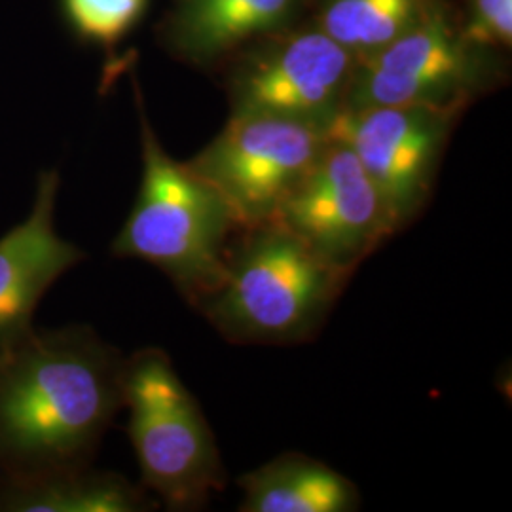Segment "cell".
Wrapping results in <instances>:
<instances>
[{"label": "cell", "instance_id": "3957f363", "mask_svg": "<svg viewBox=\"0 0 512 512\" xmlns=\"http://www.w3.org/2000/svg\"><path fill=\"white\" fill-rule=\"evenodd\" d=\"M351 275L279 222L238 230L219 287L196 310L236 344H298L321 329Z\"/></svg>", "mask_w": 512, "mask_h": 512}, {"label": "cell", "instance_id": "6da1fadb", "mask_svg": "<svg viewBox=\"0 0 512 512\" xmlns=\"http://www.w3.org/2000/svg\"><path fill=\"white\" fill-rule=\"evenodd\" d=\"M124 368L88 325L0 344V484L92 465L124 408Z\"/></svg>", "mask_w": 512, "mask_h": 512}, {"label": "cell", "instance_id": "2e32d148", "mask_svg": "<svg viewBox=\"0 0 512 512\" xmlns=\"http://www.w3.org/2000/svg\"><path fill=\"white\" fill-rule=\"evenodd\" d=\"M459 23L476 48L492 54L511 50L512 0H463Z\"/></svg>", "mask_w": 512, "mask_h": 512}, {"label": "cell", "instance_id": "7a4b0ae2", "mask_svg": "<svg viewBox=\"0 0 512 512\" xmlns=\"http://www.w3.org/2000/svg\"><path fill=\"white\" fill-rule=\"evenodd\" d=\"M133 88L143 173L135 203L112 239L110 253L152 264L192 308H198L222 281L238 226L219 194L190 165L165 152L148 122L135 78Z\"/></svg>", "mask_w": 512, "mask_h": 512}, {"label": "cell", "instance_id": "8fae6325", "mask_svg": "<svg viewBox=\"0 0 512 512\" xmlns=\"http://www.w3.org/2000/svg\"><path fill=\"white\" fill-rule=\"evenodd\" d=\"M310 0H173L160 25L165 48L184 63L211 67L241 48L293 27Z\"/></svg>", "mask_w": 512, "mask_h": 512}, {"label": "cell", "instance_id": "277c9868", "mask_svg": "<svg viewBox=\"0 0 512 512\" xmlns=\"http://www.w3.org/2000/svg\"><path fill=\"white\" fill-rule=\"evenodd\" d=\"M124 408L143 486L169 511L203 509L224 488L226 471L202 406L165 351L126 357Z\"/></svg>", "mask_w": 512, "mask_h": 512}, {"label": "cell", "instance_id": "52a82bcc", "mask_svg": "<svg viewBox=\"0 0 512 512\" xmlns=\"http://www.w3.org/2000/svg\"><path fill=\"white\" fill-rule=\"evenodd\" d=\"M327 143V131L262 114H230L186 164L226 203L238 230L272 222Z\"/></svg>", "mask_w": 512, "mask_h": 512}, {"label": "cell", "instance_id": "ba28073f", "mask_svg": "<svg viewBox=\"0 0 512 512\" xmlns=\"http://www.w3.org/2000/svg\"><path fill=\"white\" fill-rule=\"evenodd\" d=\"M463 110L401 105L342 109L330 139L357 156L397 232L418 219L431 200L440 162Z\"/></svg>", "mask_w": 512, "mask_h": 512}, {"label": "cell", "instance_id": "7c38bea8", "mask_svg": "<svg viewBox=\"0 0 512 512\" xmlns=\"http://www.w3.org/2000/svg\"><path fill=\"white\" fill-rule=\"evenodd\" d=\"M243 512H353L357 486L327 463L304 454H281L238 480Z\"/></svg>", "mask_w": 512, "mask_h": 512}, {"label": "cell", "instance_id": "9c48e42d", "mask_svg": "<svg viewBox=\"0 0 512 512\" xmlns=\"http://www.w3.org/2000/svg\"><path fill=\"white\" fill-rule=\"evenodd\" d=\"M274 220L325 264L351 277L395 234L384 202L357 156L329 135Z\"/></svg>", "mask_w": 512, "mask_h": 512}, {"label": "cell", "instance_id": "30bf717a", "mask_svg": "<svg viewBox=\"0 0 512 512\" xmlns=\"http://www.w3.org/2000/svg\"><path fill=\"white\" fill-rule=\"evenodd\" d=\"M59 173L38 175L29 215L0 238V344L35 329L40 300L86 253L55 230Z\"/></svg>", "mask_w": 512, "mask_h": 512}, {"label": "cell", "instance_id": "4fadbf2b", "mask_svg": "<svg viewBox=\"0 0 512 512\" xmlns=\"http://www.w3.org/2000/svg\"><path fill=\"white\" fill-rule=\"evenodd\" d=\"M154 505L128 478L92 465L0 484V512H143Z\"/></svg>", "mask_w": 512, "mask_h": 512}, {"label": "cell", "instance_id": "8992f818", "mask_svg": "<svg viewBox=\"0 0 512 512\" xmlns=\"http://www.w3.org/2000/svg\"><path fill=\"white\" fill-rule=\"evenodd\" d=\"M357 57L315 23L287 27L226 61L230 114H262L327 131L344 109Z\"/></svg>", "mask_w": 512, "mask_h": 512}, {"label": "cell", "instance_id": "5bb4252c", "mask_svg": "<svg viewBox=\"0 0 512 512\" xmlns=\"http://www.w3.org/2000/svg\"><path fill=\"white\" fill-rule=\"evenodd\" d=\"M442 0H323L315 25L359 57L414 27Z\"/></svg>", "mask_w": 512, "mask_h": 512}, {"label": "cell", "instance_id": "9a60e30c", "mask_svg": "<svg viewBox=\"0 0 512 512\" xmlns=\"http://www.w3.org/2000/svg\"><path fill=\"white\" fill-rule=\"evenodd\" d=\"M76 37L114 59L116 48L147 12L148 0H61Z\"/></svg>", "mask_w": 512, "mask_h": 512}, {"label": "cell", "instance_id": "5b68a950", "mask_svg": "<svg viewBox=\"0 0 512 512\" xmlns=\"http://www.w3.org/2000/svg\"><path fill=\"white\" fill-rule=\"evenodd\" d=\"M497 54L471 44L448 0L387 46L359 57L344 109L425 105L465 110L503 76Z\"/></svg>", "mask_w": 512, "mask_h": 512}]
</instances>
